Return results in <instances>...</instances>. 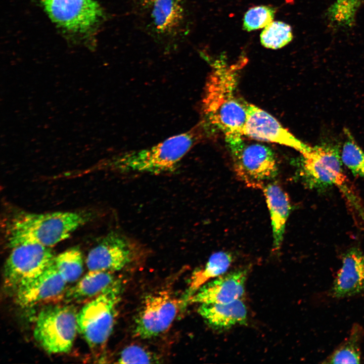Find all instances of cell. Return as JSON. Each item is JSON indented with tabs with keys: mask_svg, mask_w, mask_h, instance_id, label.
Returning a JSON list of instances; mask_svg holds the SVG:
<instances>
[{
	"mask_svg": "<svg viewBox=\"0 0 364 364\" xmlns=\"http://www.w3.org/2000/svg\"><path fill=\"white\" fill-rule=\"evenodd\" d=\"M241 65L229 66L219 61L213 63L202 99L203 118L200 123L206 133L221 132L226 142L243 136L248 103L237 94Z\"/></svg>",
	"mask_w": 364,
	"mask_h": 364,
	"instance_id": "obj_1",
	"label": "cell"
},
{
	"mask_svg": "<svg viewBox=\"0 0 364 364\" xmlns=\"http://www.w3.org/2000/svg\"><path fill=\"white\" fill-rule=\"evenodd\" d=\"M93 216L92 212L85 210L44 213L17 211L6 221L5 239L11 248L29 243L52 247L90 221Z\"/></svg>",
	"mask_w": 364,
	"mask_h": 364,
	"instance_id": "obj_2",
	"label": "cell"
},
{
	"mask_svg": "<svg viewBox=\"0 0 364 364\" xmlns=\"http://www.w3.org/2000/svg\"><path fill=\"white\" fill-rule=\"evenodd\" d=\"M205 135L199 123L191 129L153 146L126 151L105 160L102 169L126 173L162 174L174 171L188 152Z\"/></svg>",
	"mask_w": 364,
	"mask_h": 364,
	"instance_id": "obj_3",
	"label": "cell"
},
{
	"mask_svg": "<svg viewBox=\"0 0 364 364\" xmlns=\"http://www.w3.org/2000/svg\"><path fill=\"white\" fill-rule=\"evenodd\" d=\"M121 289L120 281L116 280L78 312V331L90 348H102L111 335Z\"/></svg>",
	"mask_w": 364,
	"mask_h": 364,
	"instance_id": "obj_4",
	"label": "cell"
},
{
	"mask_svg": "<svg viewBox=\"0 0 364 364\" xmlns=\"http://www.w3.org/2000/svg\"><path fill=\"white\" fill-rule=\"evenodd\" d=\"M77 313L69 305H51L42 308L34 326L35 340L48 353L68 352L78 331Z\"/></svg>",
	"mask_w": 364,
	"mask_h": 364,
	"instance_id": "obj_5",
	"label": "cell"
},
{
	"mask_svg": "<svg viewBox=\"0 0 364 364\" xmlns=\"http://www.w3.org/2000/svg\"><path fill=\"white\" fill-rule=\"evenodd\" d=\"M226 143L231 152L235 171L247 186L262 189L265 182L277 175V161L269 147L258 143L247 144L243 138Z\"/></svg>",
	"mask_w": 364,
	"mask_h": 364,
	"instance_id": "obj_6",
	"label": "cell"
},
{
	"mask_svg": "<svg viewBox=\"0 0 364 364\" xmlns=\"http://www.w3.org/2000/svg\"><path fill=\"white\" fill-rule=\"evenodd\" d=\"M301 155L300 175L308 186L315 188L333 185L344 187L345 178L341 156L336 148L327 145L310 147Z\"/></svg>",
	"mask_w": 364,
	"mask_h": 364,
	"instance_id": "obj_7",
	"label": "cell"
},
{
	"mask_svg": "<svg viewBox=\"0 0 364 364\" xmlns=\"http://www.w3.org/2000/svg\"><path fill=\"white\" fill-rule=\"evenodd\" d=\"M181 303L166 291L146 296L135 319L134 336L149 339L165 333L176 318Z\"/></svg>",
	"mask_w": 364,
	"mask_h": 364,
	"instance_id": "obj_8",
	"label": "cell"
},
{
	"mask_svg": "<svg viewBox=\"0 0 364 364\" xmlns=\"http://www.w3.org/2000/svg\"><path fill=\"white\" fill-rule=\"evenodd\" d=\"M4 266L6 285L14 291L41 273L55 255L51 247L29 243L12 248Z\"/></svg>",
	"mask_w": 364,
	"mask_h": 364,
	"instance_id": "obj_9",
	"label": "cell"
},
{
	"mask_svg": "<svg viewBox=\"0 0 364 364\" xmlns=\"http://www.w3.org/2000/svg\"><path fill=\"white\" fill-rule=\"evenodd\" d=\"M138 245L132 239L117 232L103 237L88 252V270L113 272L122 269L134 258Z\"/></svg>",
	"mask_w": 364,
	"mask_h": 364,
	"instance_id": "obj_10",
	"label": "cell"
},
{
	"mask_svg": "<svg viewBox=\"0 0 364 364\" xmlns=\"http://www.w3.org/2000/svg\"><path fill=\"white\" fill-rule=\"evenodd\" d=\"M51 19L69 31L85 33L97 23L102 11L95 0H40Z\"/></svg>",
	"mask_w": 364,
	"mask_h": 364,
	"instance_id": "obj_11",
	"label": "cell"
},
{
	"mask_svg": "<svg viewBox=\"0 0 364 364\" xmlns=\"http://www.w3.org/2000/svg\"><path fill=\"white\" fill-rule=\"evenodd\" d=\"M242 134L254 140L289 147L301 154L310 147L296 138L268 112L248 103Z\"/></svg>",
	"mask_w": 364,
	"mask_h": 364,
	"instance_id": "obj_12",
	"label": "cell"
},
{
	"mask_svg": "<svg viewBox=\"0 0 364 364\" xmlns=\"http://www.w3.org/2000/svg\"><path fill=\"white\" fill-rule=\"evenodd\" d=\"M52 261L41 273L14 290L16 302L20 306L31 307L54 299L63 293L67 283Z\"/></svg>",
	"mask_w": 364,
	"mask_h": 364,
	"instance_id": "obj_13",
	"label": "cell"
},
{
	"mask_svg": "<svg viewBox=\"0 0 364 364\" xmlns=\"http://www.w3.org/2000/svg\"><path fill=\"white\" fill-rule=\"evenodd\" d=\"M246 277V270L224 274L203 285L188 301L200 304L232 302L243 296Z\"/></svg>",
	"mask_w": 364,
	"mask_h": 364,
	"instance_id": "obj_14",
	"label": "cell"
},
{
	"mask_svg": "<svg viewBox=\"0 0 364 364\" xmlns=\"http://www.w3.org/2000/svg\"><path fill=\"white\" fill-rule=\"evenodd\" d=\"M364 291V253L357 248L343 255L331 292L336 298L349 297Z\"/></svg>",
	"mask_w": 364,
	"mask_h": 364,
	"instance_id": "obj_15",
	"label": "cell"
},
{
	"mask_svg": "<svg viewBox=\"0 0 364 364\" xmlns=\"http://www.w3.org/2000/svg\"><path fill=\"white\" fill-rule=\"evenodd\" d=\"M269 212L275 250L282 245L286 223L291 208L287 194L275 183H269L262 189Z\"/></svg>",
	"mask_w": 364,
	"mask_h": 364,
	"instance_id": "obj_16",
	"label": "cell"
},
{
	"mask_svg": "<svg viewBox=\"0 0 364 364\" xmlns=\"http://www.w3.org/2000/svg\"><path fill=\"white\" fill-rule=\"evenodd\" d=\"M198 311L210 326L217 330L246 323V307L240 299L228 303L201 304Z\"/></svg>",
	"mask_w": 364,
	"mask_h": 364,
	"instance_id": "obj_17",
	"label": "cell"
},
{
	"mask_svg": "<svg viewBox=\"0 0 364 364\" xmlns=\"http://www.w3.org/2000/svg\"><path fill=\"white\" fill-rule=\"evenodd\" d=\"M88 271L67 291L65 295L67 302H79L95 298L116 280L111 272Z\"/></svg>",
	"mask_w": 364,
	"mask_h": 364,
	"instance_id": "obj_18",
	"label": "cell"
},
{
	"mask_svg": "<svg viewBox=\"0 0 364 364\" xmlns=\"http://www.w3.org/2000/svg\"><path fill=\"white\" fill-rule=\"evenodd\" d=\"M151 17L158 32L168 33L180 24L184 16L181 0H153Z\"/></svg>",
	"mask_w": 364,
	"mask_h": 364,
	"instance_id": "obj_19",
	"label": "cell"
},
{
	"mask_svg": "<svg viewBox=\"0 0 364 364\" xmlns=\"http://www.w3.org/2000/svg\"><path fill=\"white\" fill-rule=\"evenodd\" d=\"M232 259V255L227 252L219 251L212 254L204 266L192 274L187 291V300L210 279L225 274Z\"/></svg>",
	"mask_w": 364,
	"mask_h": 364,
	"instance_id": "obj_20",
	"label": "cell"
},
{
	"mask_svg": "<svg viewBox=\"0 0 364 364\" xmlns=\"http://www.w3.org/2000/svg\"><path fill=\"white\" fill-rule=\"evenodd\" d=\"M362 336L361 328L353 327L347 339L324 361L328 363H359L361 360L360 342Z\"/></svg>",
	"mask_w": 364,
	"mask_h": 364,
	"instance_id": "obj_21",
	"label": "cell"
},
{
	"mask_svg": "<svg viewBox=\"0 0 364 364\" xmlns=\"http://www.w3.org/2000/svg\"><path fill=\"white\" fill-rule=\"evenodd\" d=\"M52 262L67 283L76 281L83 272L82 255L77 247H71L55 255Z\"/></svg>",
	"mask_w": 364,
	"mask_h": 364,
	"instance_id": "obj_22",
	"label": "cell"
},
{
	"mask_svg": "<svg viewBox=\"0 0 364 364\" xmlns=\"http://www.w3.org/2000/svg\"><path fill=\"white\" fill-rule=\"evenodd\" d=\"M293 37L291 26L281 21H272L264 28L260 35L263 46L275 50L288 44Z\"/></svg>",
	"mask_w": 364,
	"mask_h": 364,
	"instance_id": "obj_23",
	"label": "cell"
},
{
	"mask_svg": "<svg viewBox=\"0 0 364 364\" xmlns=\"http://www.w3.org/2000/svg\"><path fill=\"white\" fill-rule=\"evenodd\" d=\"M344 133L346 138L341 152L342 162L353 174L364 178V152L348 129H344Z\"/></svg>",
	"mask_w": 364,
	"mask_h": 364,
	"instance_id": "obj_24",
	"label": "cell"
},
{
	"mask_svg": "<svg viewBox=\"0 0 364 364\" xmlns=\"http://www.w3.org/2000/svg\"><path fill=\"white\" fill-rule=\"evenodd\" d=\"M360 4V0H336L328 8L327 16L338 26L351 27L355 23Z\"/></svg>",
	"mask_w": 364,
	"mask_h": 364,
	"instance_id": "obj_25",
	"label": "cell"
},
{
	"mask_svg": "<svg viewBox=\"0 0 364 364\" xmlns=\"http://www.w3.org/2000/svg\"><path fill=\"white\" fill-rule=\"evenodd\" d=\"M276 9L270 6H259L249 9L243 18V28L251 31L264 28L273 21Z\"/></svg>",
	"mask_w": 364,
	"mask_h": 364,
	"instance_id": "obj_26",
	"label": "cell"
},
{
	"mask_svg": "<svg viewBox=\"0 0 364 364\" xmlns=\"http://www.w3.org/2000/svg\"><path fill=\"white\" fill-rule=\"evenodd\" d=\"M158 356L153 352L136 345H131L120 352L117 362L120 363H151L160 362Z\"/></svg>",
	"mask_w": 364,
	"mask_h": 364,
	"instance_id": "obj_27",
	"label": "cell"
},
{
	"mask_svg": "<svg viewBox=\"0 0 364 364\" xmlns=\"http://www.w3.org/2000/svg\"><path fill=\"white\" fill-rule=\"evenodd\" d=\"M150 3H151L153 0H148Z\"/></svg>",
	"mask_w": 364,
	"mask_h": 364,
	"instance_id": "obj_28",
	"label": "cell"
}]
</instances>
